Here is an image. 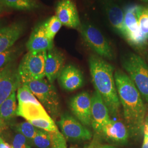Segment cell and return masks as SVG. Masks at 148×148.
<instances>
[{"instance_id": "6da1fadb", "label": "cell", "mask_w": 148, "mask_h": 148, "mask_svg": "<svg viewBox=\"0 0 148 148\" xmlns=\"http://www.w3.org/2000/svg\"><path fill=\"white\" fill-rule=\"evenodd\" d=\"M114 78L125 124L131 137H138L144 131L147 107L140 94L126 73L117 70Z\"/></svg>"}, {"instance_id": "7a4b0ae2", "label": "cell", "mask_w": 148, "mask_h": 148, "mask_svg": "<svg viewBox=\"0 0 148 148\" xmlns=\"http://www.w3.org/2000/svg\"><path fill=\"white\" fill-rule=\"evenodd\" d=\"M91 79L93 86L107 106L110 114L118 115L120 102L114 78V68L99 56H91L88 60Z\"/></svg>"}, {"instance_id": "3957f363", "label": "cell", "mask_w": 148, "mask_h": 148, "mask_svg": "<svg viewBox=\"0 0 148 148\" xmlns=\"http://www.w3.org/2000/svg\"><path fill=\"white\" fill-rule=\"evenodd\" d=\"M52 119L60 114V103L57 91L48 80H34L25 83Z\"/></svg>"}, {"instance_id": "277c9868", "label": "cell", "mask_w": 148, "mask_h": 148, "mask_svg": "<svg viewBox=\"0 0 148 148\" xmlns=\"http://www.w3.org/2000/svg\"><path fill=\"white\" fill-rule=\"evenodd\" d=\"M122 66L142 98L148 105V66L135 53H128L122 60Z\"/></svg>"}, {"instance_id": "5b68a950", "label": "cell", "mask_w": 148, "mask_h": 148, "mask_svg": "<svg viewBox=\"0 0 148 148\" xmlns=\"http://www.w3.org/2000/svg\"><path fill=\"white\" fill-rule=\"evenodd\" d=\"M47 51L28 52L24 56L17 71L21 84L43 79L45 75V64Z\"/></svg>"}, {"instance_id": "8992f818", "label": "cell", "mask_w": 148, "mask_h": 148, "mask_svg": "<svg viewBox=\"0 0 148 148\" xmlns=\"http://www.w3.org/2000/svg\"><path fill=\"white\" fill-rule=\"evenodd\" d=\"M80 32L85 42L101 58L111 60L114 52L107 39L99 29L90 23L82 24Z\"/></svg>"}, {"instance_id": "52a82bcc", "label": "cell", "mask_w": 148, "mask_h": 148, "mask_svg": "<svg viewBox=\"0 0 148 148\" xmlns=\"http://www.w3.org/2000/svg\"><path fill=\"white\" fill-rule=\"evenodd\" d=\"M140 5H130L124 9L125 34L123 37L133 47L142 48L148 45L140 32L138 22V13Z\"/></svg>"}, {"instance_id": "ba28073f", "label": "cell", "mask_w": 148, "mask_h": 148, "mask_svg": "<svg viewBox=\"0 0 148 148\" xmlns=\"http://www.w3.org/2000/svg\"><path fill=\"white\" fill-rule=\"evenodd\" d=\"M58 124L62 134L68 140L85 141L92 137V134L88 128L67 112L61 115Z\"/></svg>"}, {"instance_id": "9c48e42d", "label": "cell", "mask_w": 148, "mask_h": 148, "mask_svg": "<svg viewBox=\"0 0 148 148\" xmlns=\"http://www.w3.org/2000/svg\"><path fill=\"white\" fill-rule=\"evenodd\" d=\"M70 108L74 116L85 126L91 125V97L87 92L74 96L70 101Z\"/></svg>"}, {"instance_id": "30bf717a", "label": "cell", "mask_w": 148, "mask_h": 148, "mask_svg": "<svg viewBox=\"0 0 148 148\" xmlns=\"http://www.w3.org/2000/svg\"><path fill=\"white\" fill-rule=\"evenodd\" d=\"M91 126L95 132L101 133L110 120V112L100 95L95 92L91 97Z\"/></svg>"}, {"instance_id": "8fae6325", "label": "cell", "mask_w": 148, "mask_h": 148, "mask_svg": "<svg viewBox=\"0 0 148 148\" xmlns=\"http://www.w3.org/2000/svg\"><path fill=\"white\" fill-rule=\"evenodd\" d=\"M21 85V80L17 70L10 66L2 69L0 76V106L13 92H16Z\"/></svg>"}, {"instance_id": "7c38bea8", "label": "cell", "mask_w": 148, "mask_h": 148, "mask_svg": "<svg viewBox=\"0 0 148 148\" xmlns=\"http://www.w3.org/2000/svg\"><path fill=\"white\" fill-rule=\"evenodd\" d=\"M56 16L65 27L76 29L80 25L77 8L71 0L60 1L56 7Z\"/></svg>"}, {"instance_id": "4fadbf2b", "label": "cell", "mask_w": 148, "mask_h": 148, "mask_svg": "<svg viewBox=\"0 0 148 148\" xmlns=\"http://www.w3.org/2000/svg\"><path fill=\"white\" fill-rule=\"evenodd\" d=\"M101 133L106 140L112 143L123 144L131 137L126 125L115 119H111L103 127Z\"/></svg>"}, {"instance_id": "5bb4252c", "label": "cell", "mask_w": 148, "mask_h": 148, "mask_svg": "<svg viewBox=\"0 0 148 148\" xmlns=\"http://www.w3.org/2000/svg\"><path fill=\"white\" fill-rule=\"evenodd\" d=\"M65 57L63 53L57 48L48 50L45 64V75L48 81L53 84L58 78L64 68Z\"/></svg>"}, {"instance_id": "9a60e30c", "label": "cell", "mask_w": 148, "mask_h": 148, "mask_svg": "<svg viewBox=\"0 0 148 148\" xmlns=\"http://www.w3.org/2000/svg\"><path fill=\"white\" fill-rule=\"evenodd\" d=\"M58 79L60 86L68 91L78 90L84 85V76L81 71L72 64L64 67Z\"/></svg>"}, {"instance_id": "2e32d148", "label": "cell", "mask_w": 148, "mask_h": 148, "mask_svg": "<svg viewBox=\"0 0 148 148\" xmlns=\"http://www.w3.org/2000/svg\"><path fill=\"white\" fill-rule=\"evenodd\" d=\"M29 52H37L48 51L53 48V40L48 37L43 23L34 28L27 43Z\"/></svg>"}, {"instance_id": "e0dca14e", "label": "cell", "mask_w": 148, "mask_h": 148, "mask_svg": "<svg viewBox=\"0 0 148 148\" xmlns=\"http://www.w3.org/2000/svg\"><path fill=\"white\" fill-rule=\"evenodd\" d=\"M24 26L19 22H15L0 29V53L12 47L21 36Z\"/></svg>"}, {"instance_id": "ac0fdd59", "label": "cell", "mask_w": 148, "mask_h": 148, "mask_svg": "<svg viewBox=\"0 0 148 148\" xmlns=\"http://www.w3.org/2000/svg\"><path fill=\"white\" fill-rule=\"evenodd\" d=\"M16 95L13 92L0 106V130L1 132L5 129L8 123L17 116Z\"/></svg>"}, {"instance_id": "d6986e66", "label": "cell", "mask_w": 148, "mask_h": 148, "mask_svg": "<svg viewBox=\"0 0 148 148\" xmlns=\"http://www.w3.org/2000/svg\"><path fill=\"white\" fill-rule=\"evenodd\" d=\"M106 10L111 26L123 37L125 34L124 11L113 2H106Z\"/></svg>"}, {"instance_id": "ffe728a7", "label": "cell", "mask_w": 148, "mask_h": 148, "mask_svg": "<svg viewBox=\"0 0 148 148\" xmlns=\"http://www.w3.org/2000/svg\"><path fill=\"white\" fill-rule=\"evenodd\" d=\"M17 116L25 119L27 121L39 118L51 117L42 106L30 103H18Z\"/></svg>"}, {"instance_id": "44dd1931", "label": "cell", "mask_w": 148, "mask_h": 148, "mask_svg": "<svg viewBox=\"0 0 148 148\" xmlns=\"http://www.w3.org/2000/svg\"><path fill=\"white\" fill-rule=\"evenodd\" d=\"M16 98L18 103H30L37 106H42L36 97L32 93V90L27 85L21 84L17 90Z\"/></svg>"}, {"instance_id": "7402d4cb", "label": "cell", "mask_w": 148, "mask_h": 148, "mask_svg": "<svg viewBox=\"0 0 148 148\" xmlns=\"http://www.w3.org/2000/svg\"><path fill=\"white\" fill-rule=\"evenodd\" d=\"M32 143L37 148H51L52 144L51 132L38 128Z\"/></svg>"}, {"instance_id": "603a6c76", "label": "cell", "mask_w": 148, "mask_h": 148, "mask_svg": "<svg viewBox=\"0 0 148 148\" xmlns=\"http://www.w3.org/2000/svg\"><path fill=\"white\" fill-rule=\"evenodd\" d=\"M27 121L30 122L37 128L41 129L48 132H55L59 131L58 127L51 117L49 118H39L28 120Z\"/></svg>"}, {"instance_id": "cb8c5ba5", "label": "cell", "mask_w": 148, "mask_h": 148, "mask_svg": "<svg viewBox=\"0 0 148 148\" xmlns=\"http://www.w3.org/2000/svg\"><path fill=\"white\" fill-rule=\"evenodd\" d=\"M45 31L48 37L53 40L56 35L60 29L62 24L56 16H53L43 23Z\"/></svg>"}, {"instance_id": "d4e9b609", "label": "cell", "mask_w": 148, "mask_h": 148, "mask_svg": "<svg viewBox=\"0 0 148 148\" xmlns=\"http://www.w3.org/2000/svg\"><path fill=\"white\" fill-rule=\"evenodd\" d=\"M7 7L18 10H32L36 8V4L33 0H1Z\"/></svg>"}, {"instance_id": "484cf974", "label": "cell", "mask_w": 148, "mask_h": 148, "mask_svg": "<svg viewBox=\"0 0 148 148\" xmlns=\"http://www.w3.org/2000/svg\"><path fill=\"white\" fill-rule=\"evenodd\" d=\"M14 129L16 132L21 133L32 142V139L37 133L38 128L30 122L27 121L23 122L16 124L14 126Z\"/></svg>"}, {"instance_id": "4316f807", "label": "cell", "mask_w": 148, "mask_h": 148, "mask_svg": "<svg viewBox=\"0 0 148 148\" xmlns=\"http://www.w3.org/2000/svg\"><path fill=\"white\" fill-rule=\"evenodd\" d=\"M138 22L140 32L148 42V6L140 5L138 13Z\"/></svg>"}, {"instance_id": "83f0119b", "label": "cell", "mask_w": 148, "mask_h": 148, "mask_svg": "<svg viewBox=\"0 0 148 148\" xmlns=\"http://www.w3.org/2000/svg\"><path fill=\"white\" fill-rule=\"evenodd\" d=\"M32 143L20 133L16 132L13 138L12 148H32Z\"/></svg>"}, {"instance_id": "f1b7e54d", "label": "cell", "mask_w": 148, "mask_h": 148, "mask_svg": "<svg viewBox=\"0 0 148 148\" xmlns=\"http://www.w3.org/2000/svg\"><path fill=\"white\" fill-rule=\"evenodd\" d=\"M16 54L17 49L14 47L0 53V69L11 63L16 57Z\"/></svg>"}, {"instance_id": "f546056e", "label": "cell", "mask_w": 148, "mask_h": 148, "mask_svg": "<svg viewBox=\"0 0 148 148\" xmlns=\"http://www.w3.org/2000/svg\"><path fill=\"white\" fill-rule=\"evenodd\" d=\"M52 144L51 148H67L66 139L59 131L51 132Z\"/></svg>"}, {"instance_id": "4dcf8cb0", "label": "cell", "mask_w": 148, "mask_h": 148, "mask_svg": "<svg viewBox=\"0 0 148 148\" xmlns=\"http://www.w3.org/2000/svg\"><path fill=\"white\" fill-rule=\"evenodd\" d=\"M142 148H148V134L147 133H144V139Z\"/></svg>"}, {"instance_id": "1f68e13d", "label": "cell", "mask_w": 148, "mask_h": 148, "mask_svg": "<svg viewBox=\"0 0 148 148\" xmlns=\"http://www.w3.org/2000/svg\"><path fill=\"white\" fill-rule=\"evenodd\" d=\"M0 148H12V147L8 143H5L2 138L0 137Z\"/></svg>"}, {"instance_id": "d6a6232c", "label": "cell", "mask_w": 148, "mask_h": 148, "mask_svg": "<svg viewBox=\"0 0 148 148\" xmlns=\"http://www.w3.org/2000/svg\"><path fill=\"white\" fill-rule=\"evenodd\" d=\"M143 133H147L148 134V116L146 117V118H145Z\"/></svg>"}, {"instance_id": "836d02e7", "label": "cell", "mask_w": 148, "mask_h": 148, "mask_svg": "<svg viewBox=\"0 0 148 148\" xmlns=\"http://www.w3.org/2000/svg\"><path fill=\"white\" fill-rule=\"evenodd\" d=\"M101 148H117L114 146H112V145H104V146H103Z\"/></svg>"}, {"instance_id": "e575fe53", "label": "cell", "mask_w": 148, "mask_h": 148, "mask_svg": "<svg viewBox=\"0 0 148 148\" xmlns=\"http://www.w3.org/2000/svg\"><path fill=\"white\" fill-rule=\"evenodd\" d=\"M106 2H112L114 0H106Z\"/></svg>"}, {"instance_id": "d590c367", "label": "cell", "mask_w": 148, "mask_h": 148, "mask_svg": "<svg viewBox=\"0 0 148 148\" xmlns=\"http://www.w3.org/2000/svg\"><path fill=\"white\" fill-rule=\"evenodd\" d=\"M1 10H2V6H1V5L0 4V13L1 12Z\"/></svg>"}, {"instance_id": "8d00e7d4", "label": "cell", "mask_w": 148, "mask_h": 148, "mask_svg": "<svg viewBox=\"0 0 148 148\" xmlns=\"http://www.w3.org/2000/svg\"><path fill=\"white\" fill-rule=\"evenodd\" d=\"M144 1H145V2H148V0H143Z\"/></svg>"}, {"instance_id": "74e56055", "label": "cell", "mask_w": 148, "mask_h": 148, "mask_svg": "<svg viewBox=\"0 0 148 148\" xmlns=\"http://www.w3.org/2000/svg\"><path fill=\"white\" fill-rule=\"evenodd\" d=\"M1 73H2V70H0V76L1 75Z\"/></svg>"}, {"instance_id": "f35d334b", "label": "cell", "mask_w": 148, "mask_h": 148, "mask_svg": "<svg viewBox=\"0 0 148 148\" xmlns=\"http://www.w3.org/2000/svg\"><path fill=\"white\" fill-rule=\"evenodd\" d=\"M74 148V147H71V148Z\"/></svg>"}, {"instance_id": "ab89813d", "label": "cell", "mask_w": 148, "mask_h": 148, "mask_svg": "<svg viewBox=\"0 0 148 148\" xmlns=\"http://www.w3.org/2000/svg\"></svg>"}, {"instance_id": "60d3db41", "label": "cell", "mask_w": 148, "mask_h": 148, "mask_svg": "<svg viewBox=\"0 0 148 148\" xmlns=\"http://www.w3.org/2000/svg\"><path fill=\"white\" fill-rule=\"evenodd\" d=\"M0 29H1V28H0Z\"/></svg>"}, {"instance_id": "b9f144b4", "label": "cell", "mask_w": 148, "mask_h": 148, "mask_svg": "<svg viewBox=\"0 0 148 148\" xmlns=\"http://www.w3.org/2000/svg\"></svg>"}]
</instances>
